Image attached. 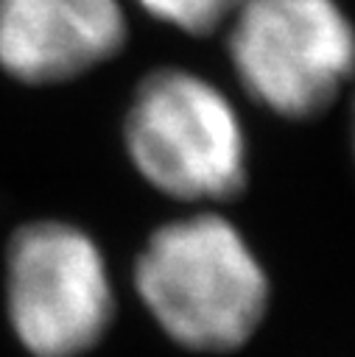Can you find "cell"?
<instances>
[{"mask_svg":"<svg viewBox=\"0 0 355 357\" xmlns=\"http://www.w3.org/2000/svg\"><path fill=\"white\" fill-rule=\"evenodd\" d=\"M134 284L165 335L193 351L240 349L268 304L263 265L212 212L157 229L137 257Z\"/></svg>","mask_w":355,"mask_h":357,"instance_id":"6da1fadb","label":"cell"},{"mask_svg":"<svg viewBox=\"0 0 355 357\" xmlns=\"http://www.w3.org/2000/svg\"><path fill=\"white\" fill-rule=\"evenodd\" d=\"M126 148L140 176L179 201H229L246 184L240 120L221 89L187 70L145 75L129 103Z\"/></svg>","mask_w":355,"mask_h":357,"instance_id":"7a4b0ae2","label":"cell"},{"mask_svg":"<svg viewBox=\"0 0 355 357\" xmlns=\"http://www.w3.org/2000/svg\"><path fill=\"white\" fill-rule=\"evenodd\" d=\"M226 47L243 89L291 120L327 112L355 75V25L335 0H240Z\"/></svg>","mask_w":355,"mask_h":357,"instance_id":"3957f363","label":"cell"},{"mask_svg":"<svg viewBox=\"0 0 355 357\" xmlns=\"http://www.w3.org/2000/svg\"><path fill=\"white\" fill-rule=\"evenodd\" d=\"M8 318L34 357H78L109 329L115 296L95 240L61 220L22 226L8 248Z\"/></svg>","mask_w":355,"mask_h":357,"instance_id":"277c9868","label":"cell"},{"mask_svg":"<svg viewBox=\"0 0 355 357\" xmlns=\"http://www.w3.org/2000/svg\"><path fill=\"white\" fill-rule=\"evenodd\" d=\"M129 28L117 0H0V67L25 84H61L109 61Z\"/></svg>","mask_w":355,"mask_h":357,"instance_id":"5b68a950","label":"cell"},{"mask_svg":"<svg viewBox=\"0 0 355 357\" xmlns=\"http://www.w3.org/2000/svg\"><path fill=\"white\" fill-rule=\"evenodd\" d=\"M143 11L184 33L204 36L229 22L240 0H137Z\"/></svg>","mask_w":355,"mask_h":357,"instance_id":"8992f818","label":"cell"},{"mask_svg":"<svg viewBox=\"0 0 355 357\" xmlns=\"http://www.w3.org/2000/svg\"><path fill=\"white\" fill-rule=\"evenodd\" d=\"M352 142H355V120H352Z\"/></svg>","mask_w":355,"mask_h":357,"instance_id":"52a82bcc","label":"cell"}]
</instances>
